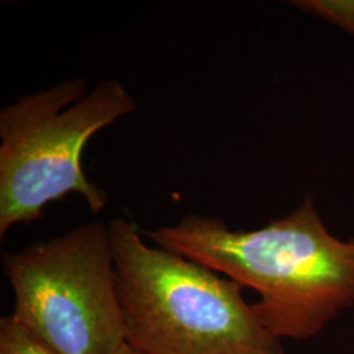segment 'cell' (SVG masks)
I'll use <instances>...</instances> for the list:
<instances>
[{"label": "cell", "mask_w": 354, "mask_h": 354, "mask_svg": "<svg viewBox=\"0 0 354 354\" xmlns=\"http://www.w3.org/2000/svg\"><path fill=\"white\" fill-rule=\"evenodd\" d=\"M114 354H147L145 353V352H142L140 349H137V348H134L133 345H130L129 342H125L117 352Z\"/></svg>", "instance_id": "obj_7"}, {"label": "cell", "mask_w": 354, "mask_h": 354, "mask_svg": "<svg viewBox=\"0 0 354 354\" xmlns=\"http://www.w3.org/2000/svg\"><path fill=\"white\" fill-rule=\"evenodd\" d=\"M0 354H57L12 315L0 319Z\"/></svg>", "instance_id": "obj_5"}, {"label": "cell", "mask_w": 354, "mask_h": 354, "mask_svg": "<svg viewBox=\"0 0 354 354\" xmlns=\"http://www.w3.org/2000/svg\"><path fill=\"white\" fill-rule=\"evenodd\" d=\"M12 317L57 354H114L125 342L109 230L89 222L4 253Z\"/></svg>", "instance_id": "obj_4"}, {"label": "cell", "mask_w": 354, "mask_h": 354, "mask_svg": "<svg viewBox=\"0 0 354 354\" xmlns=\"http://www.w3.org/2000/svg\"><path fill=\"white\" fill-rule=\"evenodd\" d=\"M292 4L328 20L354 36V0H298Z\"/></svg>", "instance_id": "obj_6"}, {"label": "cell", "mask_w": 354, "mask_h": 354, "mask_svg": "<svg viewBox=\"0 0 354 354\" xmlns=\"http://www.w3.org/2000/svg\"><path fill=\"white\" fill-rule=\"evenodd\" d=\"M146 235L259 292L253 314L279 340L310 339L354 304V239L329 234L311 196L259 230L234 231L219 218L189 214Z\"/></svg>", "instance_id": "obj_1"}, {"label": "cell", "mask_w": 354, "mask_h": 354, "mask_svg": "<svg viewBox=\"0 0 354 354\" xmlns=\"http://www.w3.org/2000/svg\"><path fill=\"white\" fill-rule=\"evenodd\" d=\"M136 111L118 80H102L87 93L79 77L1 108L0 239L70 193L80 194L93 214L104 210L108 194L86 176L83 151L96 133Z\"/></svg>", "instance_id": "obj_3"}, {"label": "cell", "mask_w": 354, "mask_h": 354, "mask_svg": "<svg viewBox=\"0 0 354 354\" xmlns=\"http://www.w3.org/2000/svg\"><path fill=\"white\" fill-rule=\"evenodd\" d=\"M125 340L147 354H283L221 273L146 244L125 218L109 226Z\"/></svg>", "instance_id": "obj_2"}]
</instances>
